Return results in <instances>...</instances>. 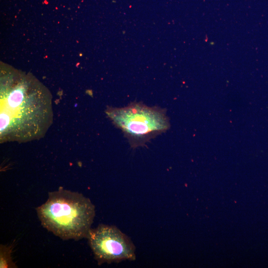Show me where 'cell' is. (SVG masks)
Returning <instances> with one entry per match:
<instances>
[{
  "mask_svg": "<svg viewBox=\"0 0 268 268\" xmlns=\"http://www.w3.org/2000/svg\"><path fill=\"white\" fill-rule=\"evenodd\" d=\"M106 113L134 148L144 146L170 127L165 109L141 102H133L121 108L109 107Z\"/></svg>",
  "mask_w": 268,
  "mask_h": 268,
  "instance_id": "7a4b0ae2",
  "label": "cell"
},
{
  "mask_svg": "<svg viewBox=\"0 0 268 268\" xmlns=\"http://www.w3.org/2000/svg\"><path fill=\"white\" fill-rule=\"evenodd\" d=\"M87 239L99 265L136 259L133 242L115 226L100 224L90 229Z\"/></svg>",
  "mask_w": 268,
  "mask_h": 268,
  "instance_id": "3957f363",
  "label": "cell"
},
{
  "mask_svg": "<svg viewBox=\"0 0 268 268\" xmlns=\"http://www.w3.org/2000/svg\"><path fill=\"white\" fill-rule=\"evenodd\" d=\"M13 246L12 245L0 246V268H17L11 259V253Z\"/></svg>",
  "mask_w": 268,
  "mask_h": 268,
  "instance_id": "277c9868",
  "label": "cell"
},
{
  "mask_svg": "<svg viewBox=\"0 0 268 268\" xmlns=\"http://www.w3.org/2000/svg\"><path fill=\"white\" fill-rule=\"evenodd\" d=\"M36 210L43 227L65 240L87 238L95 215L89 198L62 187L49 192L47 201Z\"/></svg>",
  "mask_w": 268,
  "mask_h": 268,
  "instance_id": "6da1fadb",
  "label": "cell"
}]
</instances>
